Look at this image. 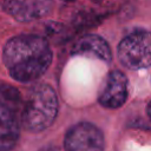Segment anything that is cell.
I'll use <instances>...</instances> for the list:
<instances>
[{
  "label": "cell",
  "mask_w": 151,
  "mask_h": 151,
  "mask_svg": "<svg viewBox=\"0 0 151 151\" xmlns=\"http://www.w3.org/2000/svg\"><path fill=\"white\" fill-rule=\"evenodd\" d=\"M63 1H74V0H63Z\"/></svg>",
  "instance_id": "cell-11"
},
{
  "label": "cell",
  "mask_w": 151,
  "mask_h": 151,
  "mask_svg": "<svg viewBox=\"0 0 151 151\" xmlns=\"http://www.w3.org/2000/svg\"><path fill=\"white\" fill-rule=\"evenodd\" d=\"M72 53L76 55L96 58L105 63H110L112 59V53L109 44L101 37L96 34H87L81 37L73 46Z\"/></svg>",
  "instance_id": "cell-7"
},
{
  "label": "cell",
  "mask_w": 151,
  "mask_h": 151,
  "mask_svg": "<svg viewBox=\"0 0 151 151\" xmlns=\"http://www.w3.org/2000/svg\"><path fill=\"white\" fill-rule=\"evenodd\" d=\"M120 64L129 70H142L151 66V33L137 31L126 35L118 46Z\"/></svg>",
  "instance_id": "cell-3"
},
{
  "label": "cell",
  "mask_w": 151,
  "mask_h": 151,
  "mask_svg": "<svg viewBox=\"0 0 151 151\" xmlns=\"http://www.w3.org/2000/svg\"><path fill=\"white\" fill-rule=\"evenodd\" d=\"M39 151H58V150L54 149V147H42V149H40Z\"/></svg>",
  "instance_id": "cell-10"
},
{
  "label": "cell",
  "mask_w": 151,
  "mask_h": 151,
  "mask_svg": "<svg viewBox=\"0 0 151 151\" xmlns=\"http://www.w3.org/2000/svg\"><path fill=\"white\" fill-rule=\"evenodd\" d=\"M97 1H100V0H97Z\"/></svg>",
  "instance_id": "cell-12"
},
{
  "label": "cell",
  "mask_w": 151,
  "mask_h": 151,
  "mask_svg": "<svg viewBox=\"0 0 151 151\" xmlns=\"http://www.w3.org/2000/svg\"><path fill=\"white\" fill-rule=\"evenodd\" d=\"M19 138V125L12 110L0 103V151H9Z\"/></svg>",
  "instance_id": "cell-8"
},
{
  "label": "cell",
  "mask_w": 151,
  "mask_h": 151,
  "mask_svg": "<svg viewBox=\"0 0 151 151\" xmlns=\"http://www.w3.org/2000/svg\"><path fill=\"white\" fill-rule=\"evenodd\" d=\"M58 113V98L46 84L34 86L26 99L21 113L22 126L32 132H40L51 126Z\"/></svg>",
  "instance_id": "cell-2"
},
{
  "label": "cell",
  "mask_w": 151,
  "mask_h": 151,
  "mask_svg": "<svg viewBox=\"0 0 151 151\" xmlns=\"http://www.w3.org/2000/svg\"><path fill=\"white\" fill-rule=\"evenodd\" d=\"M129 81L126 76L118 70L109 72L99 91L98 100L106 109H118L127 99Z\"/></svg>",
  "instance_id": "cell-5"
},
{
  "label": "cell",
  "mask_w": 151,
  "mask_h": 151,
  "mask_svg": "<svg viewBox=\"0 0 151 151\" xmlns=\"http://www.w3.org/2000/svg\"><path fill=\"white\" fill-rule=\"evenodd\" d=\"M146 112H147V116H149V118H150V120H151V100H150V103L147 104V109H146Z\"/></svg>",
  "instance_id": "cell-9"
},
{
  "label": "cell",
  "mask_w": 151,
  "mask_h": 151,
  "mask_svg": "<svg viewBox=\"0 0 151 151\" xmlns=\"http://www.w3.org/2000/svg\"><path fill=\"white\" fill-rule=\"evenodd\" d=\"M53 0H4L2 8L18 21L28 22L47 15Z\"/></svg>",
  "instance_id": "cell-6"
},
{
  "label": "cell",
  "mask_w": 151,
  "mask_h": 151,
  "mask_svg": "<svg viewBox=\"0 0 151 151\" xmlns=\"http://www.w3.org/2000/svg\"><path fill=\"white\" fill-rule=\"evenodd\" d=\"M104 136L93 124L81 122L72 127L65 134V151H104Z\"/></svg>",
  "instance_id": "cell-4"
},
{
  "label": "cell",
  "mask_w": 151,
  "mask_h": 151,
  "mask_svg": "<svg viewBox=\"0 0 151 151\" xmlns=\"http://www.w3.org/2000/svg\"><path fill=\"white\" fill-rule=\"evenodd\" d=\"M2 60L13 79L29 83L47 71L52 63V50L45 38L21 34L6 42Z\"/></svg>",
  "instance_id": "cell-1"
}]
</instances>
